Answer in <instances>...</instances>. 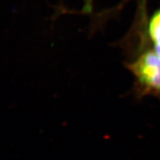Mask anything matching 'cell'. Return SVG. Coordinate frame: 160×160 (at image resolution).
<instances>
[{"label": "cell", "instance_id": "obj_1", "mask_svg": "<svg viewBox=\"0 0 160 160\" xmlns=\"http://www.w3.org/2000/svg\"><path fill=\"white\" fill-rule=\"evenodd\" d=\"M135 77L138 99L152 96L160 99V57L154 51L142 54L129 65Z\"/></svg>", "mask_w": 160, "mask_h": 160}, {"label": "cell", "instance_id": "obj_2", "mask_svg": "<svg viewBox=\"0 0 160 160\" xmlns=\"http://www.w3.org/2000/svg\"><path fill=\"white\" fill-rule=\"evenodd\" d=\"M149 35L154 44V51L160 57V10L156 12L149 22Z\"/></svg>", "mask_w": 160, "mask_h": 160}]
</instances>
